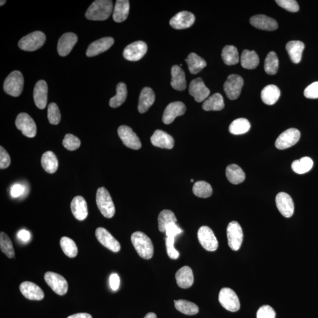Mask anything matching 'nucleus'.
Segmentation results:
<instances>
[{"instance_id": "9b49d317", "label": "nucleus", "mask_w": 318, "mask_h": 318, "mask_svg": "<svg viewBox=\"0 0 318 318\" xmlns=\"http://www.w3.org/2000/svg\"><path fill=\"white\" fill-rule=\"evenodd\" d=\"M243 85L242 77L237 75H231L224 84L225 93L230 100L237 99L240 96Z\"/></svg>"}, {"instance_id": "f8f14e48", "label": "nucleus", "mask_w": 318, "mask_h": 318, "mask_svg": "<svg viewBox=\"0 0 318 318\" xmlns=\"http://www.w3.org/2000/svg\"><path fill=\"white\" fill-rule=\"evenodd\" d=\"M301 137V133L298 129L291 128L285 130L275 141L276 148L284 150L294 146L298 143Z\"/></svg>"}, {"instance_id": "69168bd1", "label": "nucleus", "mask_w": 318, "mask_h": 318, "mask_svg": "<svg viewBox=\"0 0 318 318\" xmlns=\"http://www.w3.org/2000/svg\"><path fill=\"white\" fill-rule=\"evenodd\" d=\"M190 181H191V182H194V179H191V180H190Z\"/></svg>"}, {"instance_id": "c756f323", "label": "nucleus", "mask_w": 318, "mask_h": 318, "mask_svg": "<svg viewBox=\"0 0 318 318\" xmlns=\"http://www.w3.org/2000/svg\"><path fill=\"white\" fill-rule=\"evenodd\" d=\"M130 3L128 0L116 1L113 12V18L116 23L123 22L128 17Z\"/></svg>"}, {"instance_id": "f257e3e1", "label": "nucleus", "mask_w": 318, "mask_h": 318, "mask_svg": "<svg viewBox=\"0 0 318 318\" xmlns=\"http://www.w3.org/2000/svg\"><path fill=\"white\" fill-rule=\"evenodd\" d=\"M113 1L109 0H96L89 7L86 17L90 20H107L113 12Z\"/></svg>"}, {"instance_id": "2f4dec72", "label": "nucleus", "mask_w": 318, "mask_h": 318, "mask_svg": "<svg viewBox=\"0 0 318 318\" xmlns=\"http://www.w3.org/2000/svg\"><path fill=\"white\" fill-rule=\"evenodd\" d=\"M281 96L280 90L275 85L270 84L263 88L261 92V99L263 103L268 105H273Z\"/></svg>"}, {"instance_id": "6ab92c4d", "label": "nucleus", "mask_w": 318, "mask_h": 318, "mask_svg": "<svg viewBox=\"0 0 318 318\" xmlns=\"http://www.w3.org/2000/svg\"><path fill=\"white\" fill-rule=\"evenodd\" d=\"M195 17L194 14L189 12H179L170 21V26L177 30L189 28L195 23Z\"/></svg>"}, {"instance_id": "423d86ee", "label": "nucleus", "mask_w": 318, "mask_h": 318, "mask_svg": "<svg viewBox=\"0 0 318 318\" xmlns=\"http://www.w3.org/2000/svg\"><path fill=\"white\" fill-rule=\"evenodd\" d=\"M219 301L228 311L235 312L241 308L240 301L236 293L229 288H224L219 294Z\"/></svg>"}, {"instance_id": "6e6552de", "label": "nucleus", "mask_w": 318, "mask_h": 318, "mask_svg": "<svg viewBox=\"0 0 318 318\" xmlns=\"http://www.w3.org/2000/svg\"><path fill=\"white\" fill-rule=\"evenodd\" d=\"M197 238L201 245L206 251L209 252L216 251L219 245L218 241L213 230L210 227L207 226L200 227L198 230Z\"/></svg>"}, {"instance_id": "8fccbe9b", "label": "nucleus", "mask_w": 318, "mask_h": 318, "mask_svg": "<svg viewBox=\"0 0 318 318\" xmlns=\"http://www.w3.org/2000/svg\"><path fill=\"white\" fill-rule=\"evenodd\" d=\"M81 141L78 137L72 134H67L65 136L62 145L67 150L73 151L80 148Z\"/></svg>"}, {"instance_id": "393cba45", "label": "nucleus", "mask_w": 318, "mask_h": 318, "mask_svg": "<svg viewBox=\"0 0 318 318\" xmlns=\"http://www.w3.org/2000/svg\"><path fill=\"white\" fill-rule=\"evenodd\" d=\"M71 209L73 215L78 221H82L88 216V208L86 201L81 196H77L71 203Z\"/></svg>"}, {"instance_id": "4468645a", "label": "nucleus", "mask_w": 318, "mask_h": 318, "mask_svg": "<svg viewBox=\"0 0 318 318\" xmlns=\"http://www.w3.org/2000/svg\"><path fill=\"white\" fill-rule=\"evenodd\" d=\"M148 46L142 41H137L132 43L124 48L123 56L127 61H139L145 55Z\"/></svg>"}, {"instance_id": "09e8293b", "label": "nucleus", "mask_w": 318, "mask_h": 318, "mask_svg": "<svg viewBox=\"0 0 318 318\" xmlns=\"http://www.w3.org/2000/svg\"><path fill=\"white\" fill-rule=\"evenodd\" d=\"M48 119L51 124L57 125L61 121V114L58 105L51 103L48 107Z\"/></svg>"}, {"instance_id": "c85d7f7f", "label": "nucleus", "mask_w": 318, "mask_h": 318, "mask_svg": "<svg viewBox=\"0 0 318 318\" xmlns=\"http://www.w3.org/2000/svg\"><path fill=\"white\" fill-rule=\"evenodd\" d=\"M171 75H172L171 86L172 88L178 91H183L185 90L186 88L185 74L181 67L177 65L173 66Z\"/></svg>"}, {"instance_id": "aec40b11", "label": "nucleus", "mask_w": 318, "mask_h": 318, "mask_svg": "<svg viewBox=\"0 0 318 318\" xmlns=\"http://www.w3.org/2000/svg\"><path fill=\"white\" fill-rule=\"evenodd\" d=\"M115 40L112 37H104L95 41L89 46L86 51L87 56L94 57L105 52L114 44Z\"/></svg>"}, {"instance_id": "c03bdc74", "label": "nucleus", "mask_w": 318, "mask_h": 318, "mask_svg": "<svg viewBox=\"0 0 318 318\" xmlns=\"http://www.w3.org/2000/svg\"><path fill=\"white\" fill-rule=\"evenodd\" d=\"M193 192L197 197L201 198L210 197L213 192L210 184L205 181L196 182L193 187Z\"/></svg>"}, {"instance_id": "412c9836", "label": "nucleus", "mask_w": 318, "mask_h": 318, "mask_svg": "<svg viewBox=\"0 0 318 318\" xmlns=\"http://www.w3.org/2000/svg\"><path fill=\"white\" fill-rule=\"evenodd\" d=\"M77 41V35L73 32H67L62 35L58 42V51L59 55L64 57L69 54Z\"/></svg>"}, {"instance_id": "72a5a7b5", "label": "nucleus", "mask_w": 318, "mask_h": 318, "mask_svg": "<svg viewBox=\"0 0 318 318\" xmlns=\"http://www.w3.org/2000/svg\"><path fill=\"white\" fill-rule=\"evenodd\" d=\"M241 62L244 69H254L259 65V56L255 51L244 50L242 53Z\"/></svg>"}, {"instance_id": "ea45409f", "label": "nucleus", "mask_w": 318, "mask_h": 318, "mask_svg": "<svg viewBox=\"0 0 318 318\" xmlns=\"http://www.w3.org/2000/svg\"><path fill=\"white\" fill-rule=\"evenodd\" d=\"M313 165V160L310 157H303L300 160L293 161L292 164V168L293 172L302 175L311 170Z\"/></svg>"}, {"instance_id": "39448f33", "label": "nucleus", "mask_w": 318, "mask_h": 318, "mask_svg": "<svg viewBox=\"0 0 318 318\" xmlns=\"http://www.w3.org/2000/svg\"><path fill=\"white\" fill-rule=\"evenodd\" d=\"M45 40V35L43 32L34 31L26 35L19 41L18 46L24 51H34L42 47Z\"/></svg>"}, {"instance_id": "a211bd4d", "label": "nucleus", "mask_w": 318, "mask_h": 318, "mask_svg": "<svg viewBox=\"0 0 318 318\" xmlns=\"http://www.w3.org/2000/svg\"><path fill=\"white\" fill-rule=\"evenodd\" d=\"M186 106L181 102L170 103L165 108L163 121L166 124L172 123L177 117L184 115L186 112Z\"/></svg>"}, {"instance_id": "a878e982", "label": "nucleus", "mask_w": 318, "mask_h": 318, "mask_svg": "<svg viewBox=\"0 0 318 318\" xmlns=\"http://www.w3.org/2000/svg\"><path fill=\"white\" fill-rule=\"evenodd\" d=\"M154 146L160 148L171 149L174 146V139L168 133L161 130H156L151 138Z\"/></svg>"}, {"instance_id": "bf43d9fd", "label": "nucleus", "mask_w": 318, "mask_h": 318, "mask_svg": "<svg viewBox=\"0 0 318 318\" xmlns=\"http://www.w3.org/2000/svg\"><path fill=\"white\" fill-rule=\"evenodd\" d=\"M110 285L111 289L116 291L120 286V278L118 274L113 273L110 276Z\"/></svg>"}, {"instance_id": "20e7f679", "label": "nucleus", "mask_w": 318, "mask_h": 318, "mask_svg": "<svg viewBox=\"0 0 318 318\" xmlns=\"http://www.w3.org/2000/svg\"><path fill=\"white\" fill-rule=\"evenodd\" d=\"M24 83L22 73L17 70L14 71L10 73L4 81V91L5 93L10 96L18 97L22 93Z\"/></svg>"}, {"instance_id": "a19ab883", "label": "nucleus", "mask_w": 318, "mask_h": 318, "mask_svg": "<svg viewBox=\"0 0 318 318\" xmlns=\"http://www.w3.org/2000/svg\"><path fill=\"white\" fill-rule=\"evenodd\" d=\"M175 306L178 311L187 315H195L199 312V307L195 303L186 300L174 301Z\"/></svg>"}, {"instance_id": "b1692460", "label": "nucleus", "mask_w": 318, "mask_h": 318, "mask_svg": "<svg viewBox=\"0 0 318 318\" xmlns=\"http://www.w3.org/2000/svg\"><path fill=\"white\" fill-rule=\"evenodd\" d=\"M48 86L44 80H40L35 84L34 89V100L40 109H44L47 103Z\"/></svg>"}, {"instance_id": "4d7b16f0", "label": "nucleus", "mask_w": 318, "mask_h": 318, "mask_svg": "<svg viewBox=\"0 0 318 318\" xmlns=\"http://www.w3.org/2000/svg\"><path fill=\"white\" fill-rule=\"evenodd\" d=\"M182 232H183V230L178 227V225L176 224V223L170 224L167 227V229H166V233H167V237L168 236H171V237L175 238L177 235L181 234Z\"/></svg>"}, {"instance_id": "49530a36", "label": "nucleus", "mask_w": 318, "mask_h": 318, "mask_svg": "<svg viewBox=\"0 0 318 318\" xmlns=\"http://www.w3.org/2000/svg\"><path fill=\"white\" fill-rule=\"evenodd\" d=\"M61 246L62 251L68 257L73 258L77 256L78 248L76 243L72 239L66 237V236L61 238Z\"/></svg>"}, {"instance_id": "bb28decb", "label": "nucleus", "mask_w": 318, "mask_h": 318, "mask_svg": "<svg viewBox=\"0 0 318 318\" xmlns=\"http://www.w3.org/2000/svg\"><path fill=\"white\" fill-rule=\"evenodd\" d=\"M176 280L178 286L183 289H187L192 286L194 282V274L189 266L182 267L176 273Z\"/></svg>"}, {"instance_id": "680f3d73", "label": "nucleus", "mask_w": 318, "mask_h": 318, "mask_svg": "<svg viewBox=\"0 0 318 318\" xmlns=\"http://www.w3.org/2000/svg\"><path fill=\"white\" fill-rule=\"evenodd\" d=\"M67 318H93L91 315L87 313H78L71 315Z\"/></svg>"}, {"instance_id": "7ed1b4c3", "label": "nucleus", "mask_w": 318, "mask_h": 318, "mask_svg": "<svg viewBox=\"0 0 318 318\" xmlns=\"http://www.w3.org/2000/svg\"><path fill=\"white\" fill-rule=\"evenodd\" d=\"M96 203L101 213L107 218H111L115 214V206L111 196L104 187L98 189L96 194Z\"/></svg>"}, {"instance_id": "dca6fc26", "label": "nucleus", "mask_w": 318, "mask_h": 318, "mask_svg": "<svg viewBox=\"0 0 318 318\" xmlns=\"http://www.w3.org/2000/svg\"><path fill=\"white\" fill-rule=\"evenodd\" d=\"M189 93L194 97L197 102H202L207 99L211 91L205 86L201 78H197L193 80L190 84L189 88Z\"/></svg>"}, {"instance_id": "4be33fe9", "label": "nucleus", "mask_w": 318, "mask_h": 318, "mask_svg": "<svg viewBox=\"0 0 318 318\" xmlns=\"http://www.w3.org/2000/svg\"><path fill=\"white\" fill-rule=\"evenodd\" d=\"M20 290L23 295L29 300L40 301L45 297L43 290L31 282H24L20 285Z\"/></svg>"}, {"instance_id": "a18cd8bd", "label": "nucleus", "mask_w": 318, "mask_h": 318, "mask_svg": "<svg viewBox=\"0 0 318 318\" xmlns=\"http://www.w3.org/2000/svg\"><path fill=\"white\" fill-rule=\"evenodd\" d=\"M279 68V60L276 54L274 51H271L266 56L264 69L268 75H274L278 72Z\"/></svg>"}, {"instance_id": "473e14b6", "label": "nucleus", "mask_w": 318, "mask_h": 318, "mask_svg": "<svg viewBox=\"0 0 318 318\" xmlns=\"http://www.w3.org/2000/svg\"><path fill=\"white\" fill-rule=\"evenodd\" d=\"M226 175H227L228 181L231 183L238 184L242 183L245 179V174L242 168L235 164L228 166L226 170Z\"/></svg>"}, {"instance_id": "f03ea898", "label": "nucleus", "mask_w": 318, "mask_h": 318, "mask_svg": "<svg viewBox=\"0 0 318 318\" xmlns=\"http://www.w3.org/2000/svg\"><path fill=\"white\" fill-rule=\"evenodd\" d=\"M131 241L136 251L141 257L150 259L154 254V247L151 239L141 232L133 233Z\"/></svg>"}, {"instance_id": "c9c22d12", "label": "nucleus", "mask_w": 318, "mask_h": 318, "mask_svg": "<svg viewBox=\"0 0 318 318\" xmlns=\"http://www.w3.org/2000/svg\"><path fill=\"white\" fill-rule=\"evenodd\" d=\"M41 162L42 167L47 173L52 174L58 170V159L53 151H48L43 154Z\"/></svg>"}, {"instance_id": "3c124183", "label": "nucleus", "mask_w": 318, "mask_h": 318, "mask_svg": "<svg viewBox=\"0 0 318 318\" xmlns=\"http://www.w3.org/2000/svg\"><path fill=\"white\" fill-rule=\"evenodd\" d=\"M277 4L288 12L295 13L300 10L297 1L295 0H276Z\"/></svg>"}, {"instance_id": "2eb2a0df", "label": "nucleus", "mask_w": 318, "mask_h": 318, "mask_svg": "<svg viewBox=\"0 0 318 318\" xmlns=\"http://www.w3.org/2000/svg\"><path fill=\"white\" fill-rule=\"evenodd\" d=\"M96 236L99 242L111 251L118 252L121 250V244L105 228H97L96 230Z\"/></svg>"}, {"instance_id": "4c0bfd02", "label": "nucleus", "mask_w": 318, "mask_h": 318, "mask_svg": "<svg viewBox=\"0 0 318 318\" xmlns=\"http://www.w3.org/2000/svg\"><path fill=\"white\" fill-rule=\"evenodd\" d=\"M127 90L126 84L119 83L116 87V95L110 100L111 107L117 108L121 106L126 100Z\"/></svg>"}, {"instance_id": "5fc2aeb1", "label": "nucleus", "mask_w": 318, "mask_h": 318, "mask_svg": "<svg viewBox=\"0 0 318 318\" xmlns=\"http://www.w3.org/2000/svg\"><path fill=\"white\" fill-rule=\"evenodd\" d=\"M304 96L310 99H316L318 98V81L312 83L305 89Z\"/></svg>"}, {"instance_id": "603ef678", "label": "nucleus", "mask_w": 318, "mask_h": 318, "mask_svg": "<svg viewBox=\"0 0 318 318\" xmlns=\"http://www.w3.org/2000/svg\"><path fill=\"white\" fill-rule=\"evenodd\" d=\"M175 243V237L168 236L166 238V246H167V253L168 257L172 259H178L179 253L174 247Z\"/></svg>"}, {"instance_id": "37998d69", "label": "nucleus", "mask_w": 318, "mask_h": 318, "mask_svg": "<svg viewBox=\"0 0 318 318\" xmlns=\"http://www.w3.org/2000/svg\"><path fill=\"white\" fill-rule=\"evenodd\" d=\"M175 213L170 210H164L160 212L158 216L159 229L161 232H166L167 227L172 223H176Z\"/></svg>"}, {"instance_id": "f704fd0d", "label": "nucleus", "mask_w": 318, "mask_h": 318, "mask_svg": "<svg viewBox=\"0 0 318 318\" xmlns=\"http://www.w3.org/2000/svg\"><path fill=\"white\" fill-rule=\"evenodd\" d=\"M225 107L224 98L220 93H215L205 100L202 108L205 111H219Z\"/></svg>"}, {"instance_id": "f3484780", "label": "nucleus", "mask_w": 318, "mask_h": 318, "mask_svg": "<svg viewBox=\"0 0 318 318\" xmlns=\"http://www.w3.org/2000/svg\"><path fill=\"white\" fill-rule=\"evenodd\" d=\"M276 204L283 216L287 218L292 216L294 213V203L289 195L284 192L279 193L276 197Z\"/></svg>"}, {"instance_id": "e433bc0d", "label": "nucleus", "mask_w": 318, "mask_h": 318, "mask_svg": "<svg viewBox=\"0 0 318 318\" xmlns=\"http://www.w3.org/2000/svg\"><path fill=\"white\" fill-rule=\"evenodd\" d=\"M186 61L190 73L193 75L197 74L207 65L205 60L194 53L189 54L186 59Z\"/></svg>"}, {"instance_id": "e2e57ef3", "label": "nucleus", "mask_w": 318, "mask_h": 318, "mask_svg": "<svg viewBox=\"0 0 318 318\" xmlns=\"http://www.w3.org/2000/svg\"><path fill=\"white\" fill-rule=\"evenodd\" d=\"M144 318H157L156 314L153 312H150L146 315Z\"/></svg>"}, {"instance_id": "6e6d98bb", "label": "nucleus", "mask_w": 318, "mask_h": 318, "mask_svg": "<svg viewBox=\"0 0 318 318\" xmlns=\"http://www.w3.org/2000/svg\"><path fill=\"white\" fill-rule=\"evenodd\" d=\"M11 159L9 153L2 146L0 147V168L4 169L9 167Z\"/></svg>"}, {"instance_id": "ddd939ff", "label": "nucleus", "mask_w": 318, "mask_h": 318, "mask_svg": "<svg viewBox=\"0 0 318 318\" xmlns=\"http://www.w3.org/2000/svg\"><path fill=\"white\" fill-rule=\"evenodd\" d=\"M118 132L120 138L127 148L133 150H138L141 148L140 138L130 127L126 125L120 126Z\"/></svg>"}, {"instance_id": "13d9d810", "label": "nucleus", "mask_w": 318, "mask_h": 318, "mask_svg": "<svg viewBox=\"0 0 318 318\" xmlns=\"http://www.w3.org/2000/svg\"><path fill=\"white\" fill-rule=\"evenodd\" d=\"M25 192V187L22 184L15 183L11 187V195L14 198H17L21 197Z\"/></svg>"}, {"instance_id": "0e129e2a", "label": "nucleus", "mask_w": 318, "mask_h": 318, "mask_svg": "<svg viewBox=\"0 0 318 318\" xmlns=\"http://www.w3.org/2000/svg\"><path fill=\"white\" fill-rule=\"evenodd\" d=\"M5 2H6V1H5V0H1V1H0V5L2 6V5H3Z\"/></svg>"}, {"instance_id": "de8ad7c7", "label": "nucleus", "mask_w": 318, "mask_h": 318, "mask_svg": "<svg viewBox=\"0 0 318 318\" xmlns=\"http://www.w3.org/2000/svg\"><path fill=\"white\" fill-rule=\"evenodd\" d=\"M0 247L1 251L8 257H15V252L14 250L12 241L6 233L1 232L0 233Z\"/></svg>"}, {"instance_id": "9d476101", "label": "nucleus", "mask_w": 318, "mask_h": 318, "mask_svg": "<svg viewBox=\"0 0 318 318\" xmlns=\"http://www.w3.org/2000/svg\"><path fill=\"white\" fill-rule=\"evenodd\" d=\"M45 280L49 287L57 294L62 296L67 292L68 283L63 276L58 273L47 272L45 275Z\"/></svg>"}, {"instance_id": "1a4fd4ad", "label": "nucleus", "mask_w": 318, "mask_h": 318, "mask_svg": "<svg viewBox=\"0 0 318 318\" xmlns=\"http://www.w3.org/2000/svg\"><path fill=\"white\" fill-rule=\"evenodd\" d=\"M16 127L24 136L34 137L37 134V127L34 120L26 113L19 114L15 121Z\"/></svg>"}, {"instance_id": "052dcab7", "label": "nucleus", "mask_w": 318, "mask_h": 318, "mask_svg": "<svg viewBox=\"0 0 318 318\" xmlns=\"http://www.w3.org/2000/svg\"><path fill=\"white\" fill-rule=\"evenodd\" d=\"M17 238L19 240L23 242L24 243H26L30 240L31 235L30 233L28 230L22 229L19 231L17 233Z\"/></svg>"}, {"instance_id": "5701e85b", "label": "nucleus", "mask_w": 318, "mask_h": 318, "mask_svg": "<svg viewBox=\"0 0 318 318\" xmlns=\"http://www.w3.org/2000/svg\"><path fill=\"white\" fill-rule=\"evenodd\" d=\"M250 23L255 28L266 31H274L278 28L275 20L265 15L253 16L250 19Z\"/></svg>"}, {"instance_id": "0eeeda50", "label": "nucleus", "mask_w": 318, "mask_h": 318, "mask_svg": "<svg viewBox=\"0 0 318 318\" xmlns=\"http://www.w3.org/2000/svg\"><path fill=\"white\" fill-rule=\"evenodd\" d=\"M228 244L230 249L237 251L241 248L243 240L242 228L236 221L229 223L227 227Z\"/></svg>"}, {"instance_id": "864d4df0", "label": "nucleus", "mask_w": 318, "mask_h": 318, "mask_svg": "<svg viewBox=\"0 0 318 318\" xmlns=\"http://www.w3.org/2000/svg\"><path fill=\"white\" fill-rule=\"evenodd\" d=\"M257 318H276V312L270 305H263L258 309Z\"/></svg>"}, {"instance_id": "58836bf2", "label": "nucleus", "mask_w": 318, "mask_h": 318, "mask_svg": "<svg viewBox=\"0 0 318 318\" xmlns=\"http://www.w3.org/2000/svg\"><path fill=\"white\" fill-rule=\"evenodd\" d=\"M222 58L225 63L232 66L238 63L239 57L237 48L233 45H227L223 49Z\"/></svg>"}, {"instance_id": "7c9ffc66", "label": "nucleus", "mask_w": 318, "mask_h": 318, "mask_svg": "<svg viewBox=\"0 0 318 318\" xmlns=\"http://www.w3.org/2000/svg\"><path fill=\"white\" fill-rule=\"evenodd\" d=\"M305 45L301 41H291L286 45L287 52L293 63L298 64L301 61Z\"/></svg>"}, {"instance_id": "79ce46f5", "label": "nucleus", "mask_w": 318, "mask_h": 318, "mask_svg": "<svg viewBox=\"0 0 318 318\" xmlns=\"http://www.w3.org/2000/svg\"><path fill=\"white\" fill-rule=\"evenodd\" d=\"M251 129V124L247 119L240 118L235 120L230 124L229 132L233 135H243L247 133Z\"/></svg>"}, {"instance_id": "cd10ccee", "label": "nucleus", "mask_w": 318, "mask_h": 318, "mask_svg": "<svg viewBox=\"0 0 318 318\" xmlns=\"http://www.w3.org/2000/svg\"><path fill=\"white\" fill-rule=\"evenodd\" d=\"M155 101V95L150 88H143L138 100V110L140 113H145L153 105Z\"/></svg>"}]
</instances>
